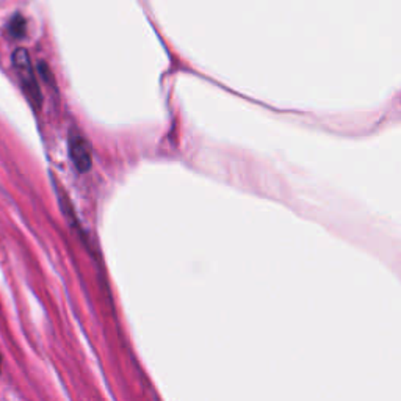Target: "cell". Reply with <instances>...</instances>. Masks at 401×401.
<instances>
[{"label": "cell", "mask_w": 401, "mask_h": 401, "mask_svg": "<svg viewBox=\"0 0 401 401\" xmlns=\"http://www.w3.org/2000/svg\"><path fill=\"white\" fill-rule=\"evenodd\" d=\"M11 63L15 67V72L18 76V80L22 88V93L25 94V98L29 99L32 107H35L37 110H39L41 105H43V93H41V88L38 84L35 70L32 66V60L29 52L24 47H19L11 55Z\"/></svg>", "instance_id": "obj_1"}, {"label": "cell", "mask_w": 401, "mask_h": 401, "mask_svg": "<svg viewBox=\"0 0 401 401\" xmlns=\"http://www.w3.org/2000/svg\"><path fill=\"white\" fill-rule=\"evenodd\" d=\"M67 152H70L72 165L76 166L79 173H86L91 168V146L79 131H71L70 140H67Z\"/></svg>", "instance_id": "obj_2"}, {"label": "cell", "mask_w": 401, "mask_h": 401, "mask_svg": "<svg viewBox=\"0 0 401 401\" xmlns=\"http://www.w3.org/2000/svg\"><path fill=\"white\" fill-rule=\"evenodd\" d=\"M25 32H27L25 19L20 15H16L10 20V24H8L10 37L15 38V39H22L25 37Z\"/></svg>", "instance_id": "obj_3"}, {"label": "cell", "mask_w": 401, "mask_h": 401, "mask_svg": "<svg viewBox=\"0 0 401 401\" xmlns=\"http://www.w3.org/2000/svg\"><path fill=\"white\" fill-rule=\"evenodd\" d=\"M38 71L41 76L44 77V80L47 81V84H52L53 85V77H52V72L49 70V66H47L44 61H39V65H38Z\"/></svg>", "instance_id": "obj_4"}, {"label": "cell", "mask_w": 401, "mask_h": 401, "mask_svg": "<svg viewBox=\"0 0 401 401\" xmlns=\"http://www.w3.org/2000/svg\"><path fill=\"white\" fill-rule=\"evenodd\" d=\"M0 367H2V355H0Z\"/></svg>", "instance_id": "obj_5"}]
</instances>
